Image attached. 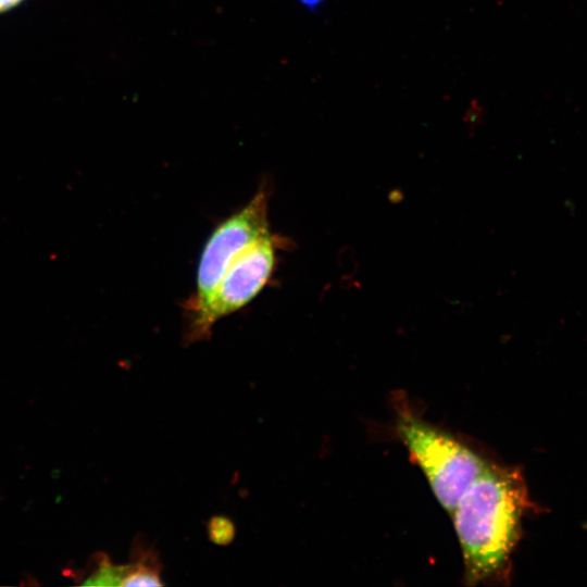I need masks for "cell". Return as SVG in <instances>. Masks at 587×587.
I'll list each match as a JSON object with an SVG mask.
<instances>
[{"mask_svg":"<svg viewBox=\"0 0 587 587\" xmlns=\"http://www.w3.org/2000/svg\"><path fill=\"white\" fill-rule=\"evenodd\" d=\"M129 571L122 584L125 587L163 586L161 578L162 564L153 546L137 537L132 547Z\"/></svg>","mask_w":587,"mask_h":587,"instance_id":"5","label":"cell"},{"mask_svg":"<svg viewBox=\"0 0 587 587\" xmlns=\"http://www.w3.org/2000/svg\"><path fill=\"white\" fill-rule=\"evenodd\" d=\"M267 187L259 188L238 211L222 221L203 246L195 290L185 302V313L200 308L211 296L233 257L271 232Z\"/></svg>","mask_w":587,"mask_h":587,"instance_id":"4","label":"cell"},{"mask_svg":"<svg viewBox=\"0 0 587 587\" xmlns=\"http://www.w3.org/2000/svg\"><path fill=\"white\" fill-rule=\"evenodd\" d=\"M128 571L129 564H114L108 557L102 555L84 584L96 586H122Z\"/></svg>","mask_w":587,"mask_h":587,"instance_id":"6","label":"cell"},{"mask_svg":"<svg viewBox=\"0 0 587 587\" xmlns=\"http://www.w3.org/2000/svg\"><path fill=\"white\" fill-rule=\"evenodd\" d=\"M207 530L210 541L217 546H228L236 534L234 522L224 515L212 516L208 522Z\"/></svg>","mask_w":587,"mask_h":587,"instance_id":"7","label":"cell"},{"mask_svg":"<svg viewBox=\"0 0 587 587\" xmlns=\"http://www.w3.org/2000/svg\"><path fill=\"white\" fill-rule=\"evenodd\" d=\"M22 0H0V12H3L14 5H16Z\"/></svg>","mask_w":587,"mask_h":587,"instance_id":"9","label":"cell"},{"mask_svg":"<svg viewBox=\"0 0 587 587\" xmlns=\"http://www.w3.org/2000/svg\"><path fill=\"white\" fill-rule=\"evenodd\" d=\"M288 242L270 232L238 251L209 299L195 311L185 313V344L209 339L220 320L251 302L270 282L278 251L288 248Z\"/></svg>","mask_w":587,"mask_h":587,"instance_id":"3","label":"cell"},{"mask_svg":"<svg viewBox=\"0 0 587 587\" xmlns=\"http://www.w3.org/2000/svg\"><path fill=\"white\" fill-rule=\"evenodd\" d=\"M396 430L422 469L441 507L451 515L487 461L454 438L398 405Z\"/></svg>","mask_w":587,"mask_h":587,"instance_id":"2","label":"cell"},{"mask_svg":"<svg viewBox=\"0 0 587 587\" xmlns=\"http://www.w3.org/2000/svg\"><path fill=\"white\" fill-rule=\"evenodd\" d=\"M403 198H404L403 192L398 188L392 189L388 195V199L391 203H399L403 200Z\"/></svg>","mask_w":587,"mask_h":587,"instance_id":"8","label":"cell"},{"mask_svg":"<svg viewBox=\"0 0 587 587\" xmlns=\"http://www.w3.org/2000/svg\"><path fill=\"white\" fill-rule=\"evenodd\" d=\"M526 505L522 475L487 462L451 514L467 585L486 583L504 570Z\"/></svg>","mask_w":587,"mask_h":587,"instance_id":"1","label":"cell"},{"mask_svg":"<svg viewBox=\"0 0 587 587\" xmlns=\"http://www.w3.org/2000/svg\"><path fill=\"white\" fill-rule=\"evenodd\" d=\"M303 5L315 9L317 5H320L324 0H298Z\"/></svg>","mask_w":587,"mask_h":587,"instance_id":"10","label":"cell"}]
</instances>
